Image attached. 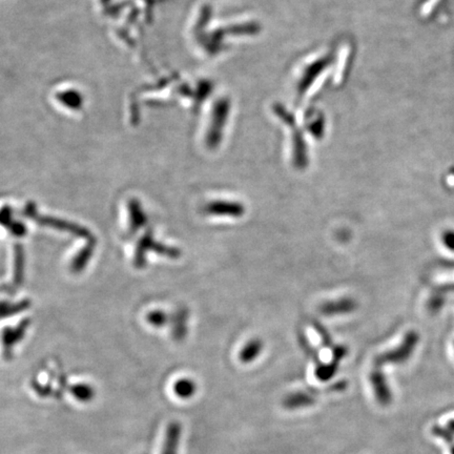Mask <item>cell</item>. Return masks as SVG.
I'll return each mask as SVG.
<instances>
[{
	"instance_id": "10",
	"label": "cell",
	"mask_w": 454,
	"mask_h": 454,
	"mask_svg": "<svg viewBox=\"0 0 454 454\" xmlns=\"http://www.w3.org/2000/svg\"><path fill=\"white\" fill-rule=\"evenodd\" d=\"M316 329L319 332L320 336H321L322 340H323L324 345L325 346H332V340L330 338L329 334L326 332L325 328L323 326L320 325V324H315Z\"/></svg>"
},
{
	"instance_id": "2",
	"label": "cell",
	"mask_w": 454,
	"mask_h": 454,
	"mask_svg": "<svg viewBox=\"0 0 454 454\" xmlns=\"http://www.w3.org/2000/svg\"><path fill=\"white\" fill-rule=\"evenodd\" d=\"M203 212L210 216L233 217L239 218L245 212L242 204L237 202L215 201L204 208Z\"/></svg>"
},
{
	"instance_id": "1",
	"label": "cell",
	"mask_w": 454,
	"mask_h": 454,
	"mask_svg": "<svg viewBox=\"0 0 454 454\" xmlns=\"http://www.w3.org/2000/svg\"><path fill=\"white\" fill-rule=\"evenodd\" d=\"M325 389H311L309 391H297V392L291 393L287 397H284V408L289 410H296V409L307 408V407L315 405L317 402V395L320 392H324ZM326 392V390H325Z\"/></svg>"
},
{
	"instance_id": "6",
	"label": "cell",
	"mask_w": 454,
	"mask_h": 454,
	"mask_svg": "<svg viewBox=\"0 0 454 454\" xmlns=\"http://www.w3.org/2000/svg\"><path fill=\"white\" fill-rule=\"evenodd\" d=\"M370 381H372L374 394H376L378 402L381 405H383V406H387V405L390 404V389H389L384 374L376 369V370L372 372V376H370Z\"/></svg>"
},
{
	"instance_id": "9",
	"label": "cell",
	"mask_w": 454,
	"mask_h": 454,
	"mask_svg": "<svg viewBox=\"0 0 454 454\" xmlns=\"http://www.w3.org/2000/svg\"><path fill=\"white\" fill-rule=\"evenodd\" d=\"M71 392H72L73 397L76 400H78L79 402L88 403L94 400L95 389L92 386H90V385H75L71 389Z\"/></svg>"
},
{
	"instance_id": "5",
	"label": "cell",
	"mask_w": 454,
	"mask_h": 454,
	"mask_svg": "<svg viewBox=\"0 0 454 454\" xmlns=\"http://www.w3.org/2000/svg\"><path fill=\"white\" fill-rule=\"evenodd\" d=\"M356 308V302L350 298L326 302L320 307V311L324 316L345 315L354 311Z\"/></svg>"
},
{
	"instance_id": "11",
	"label": "cell",
	"mask_w": 454,
	"mask_h": 454,
	"mask_svg": "<svg viewBox=\"0 0 454 454\" xmlns=\"http://www.w3.org/2000/svg\"><path fill=\"white\" fill-rule=\"evenodd\" d=\"M444 245L448 248L454 251V233L447 232L443 236Z\"/></svg>"
},
{
	"instance_id": "7",
	"label": "cell",
	"mask_w": 454,
	"mask_h": 454,
	"mask_svg": "<svg viewBox=\"0 0 454 454\" xmlns=\"http://www.w3.org/2000/svg\"><path fill=\"white\" fill-rule=\"evenodd\" d=\"M263 349V343L260 340H251L241 350L240 361L244 364L253 362V360L260 356Z\"/></svg>"
},
{
	"instance_id": "4",
	"label": "cell",
	"mask_w": 454,
	"mask_h": 454,
	"mask_svg": "<svg viewBox=\"0 0 454 454\" xmlns=\"http://www.w3.org/2000/svg\"><path fill=\"white\" fill-rule=\"evenodd\" d=\"M182 437V426L179 421L168 424L164 435L161 454H179L180 442Z\"/></svg>"
},
{
	"instance_id": "12",
	"label": "cell",
	"mask_w": 454,
	"mask_h": 454,
	"mask_svg": "<svg viewBox=\"0 0 454 454\" xmlns=\"http://www.w3.org/2000/svg\"><path fill=\"white\" fill-rule=\"evenodd\" d=\"M449 427L454 431V421H450Z\"/></svg>"
},
{
	"instance_id": "3",
	"label": "cell",
	"mask_w": 454,
	"mask_h": 454,
	"mask_svg": "<svg viewBox=\"0 0 454 454\" xmlns=\"http://www.w3.org/2000/svg\"><path fill=\"white\" fill-rule=\"evenodd\" d=\"M346 354H347V349L344 346L334 347L332 362L329 364H322L321 363V364L317 365L316 376L318 380L322 381V382L329 381L338 372V364L342 358H345Z\"/></svg>"
},
{
	"instance_id": "8",
	"label": "cell",
	"mask_w": 454,
	"mask_h": 454,
	"mask_svg": "<svg viewBox=\"0 0 454 454\" xmlns=\"http://www.w3.org/2000/svg\"><path fill=\"white\" fill-rule=\"evenodd\" d=\"M196 391V383L194 381L190 380V379H182V380L178 381L174 385V392L180 399L188 400V399L194 397Z\"/></svg>"
}]
</instances>
